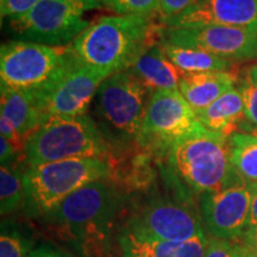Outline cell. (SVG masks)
Masks as SVG:
<instances>
[{"instance_id": "d6986e66", "label": "cell", "mask_w": 257, "mask_h": 257, "mask_svg": "<svg viewBox=\"0 0 257 257\" xmlns=\"http://www.w3.org/2000/svg\"><path fill=\"white\" fill-rule=\"evenodd\" d=\"M202 126L212 133L231 136L239 130L245 119L243 98L238 88L234 87L212 102L208 107L197 113Z\"/></svg>"}, {"instance_id": "52a82bcc", "label": "cell", "mask_w": 257, "mask_h": 257, "mask_svg": "<svg viewBox=\"0 0 257 257\" xmlns=\"http://www.w3.org/2000/svg\"><path fill=\"white\" fill-rule=\"evenodd\" d=\"M119 201L114 185L108 179L98 180L67 197L44 219L79 239L100 236L111 226Z\"/></svg>"}, {"instance_id": "83f0119b", "label": "cell", "mask_w": 257, "mask_h": 257, "mask_svg": "<svg viewBox=\"0 0 257 257\" xmlns=\"http://www.w3.org/2000/svg\"><path fill=\"white\" fill-rule=\"evenodd\" d=\"M197 2L198 0H160L159 10H157L160 21L175 17Z\"/></svg>"}, {"instance_id": "7c38bea8", "label": "cell", "mask_w": 257, "mask_h": 257, "mask_svg": "<svg viewBox=\"0 0 257 257\" xmlns=\"http://www.w3.org/2000/svg\"><path fill=\"white\" fill-rule=\"evenodd\" d=\"M160 41L200 49L232 62L257 61V28H166L160 25Z\"/></svg>"}, {"instance_id": "5b68a950", "label": "cell", "mask_w": 257, "mask_h": 257, "mask_svg": "<svg viewBox=\"0 0 257 257\" xmlns=\"http://www.w3.org/2000/svg\"><path fill=\"white\" fill-rule=\"evenodd\" d=\"M110 161L73 159L27 167L24 170L25 204L30 217L44 218L60 202L83 186L108 179Z\"/></svg>"}, {"instance_id": "8992f818", "label": "cell", "mask_w": 257, "mask_h": 257, "mask_svg": "<svg viewBox=\"0 0 257 257\" xmlns=\"http://www.w3.org/2000/svg\"><path fill=\"white\" fill-rule=\"evenodd\" d=\"M73 57L70 46L50 47L14 40L0 49V86L19 91L46 88Z\"/></svg>"}, {"instance_id": "4316f807", "label": "cell", "mask_w": 257, "mask_h": 257, "mask_svg": "<svg viewBox=\"0 0 257 257\" xmlns=\"http://www.w3.org/2000/svg\"><path fill=\"white\" fill-rule=\"evenodd\" d=\"M2 2V19L19 18L25 16L36 6L41 0H0Z\"/></svg>"}, {"instance_id": "4fadbf2b", "label": "cell", "mask_w": 257, "mask_h": 257, "mask_svg": "<svg viewBox=\"0 0 257 257\" xmlns=\"http://www.w3.org/2000/svg\"><path fill=\"white\" fill-rule=\"evenodd\" d=\"M251 197L248 184L201 194L200 214L207 232L214 238H242L248 230Z\"/></svg>"}, {"instance_id": "603a6c76", "label": "cell", "mask_w": 257, "mask_h": 257, "mask_svg": "<svg viewBox=\"0 0 257 257\" xmlns=\"http://www.w3.org/2000/svg\"><path fill=\"white\" fill-rule=\"evenodd\" d=\"M34 238L23 226L9 219L3 220L0 233V257H28Z\"/></svg>"}, {"instance_id": "ba28073f", "label": "cell", "mask_w": 257, "mask_h": 257, "mask_svg": "<svg viewBox=\"0 0 257 257\" xmlns=\"http://www.w3.org/2000/svg\"><path fill=\"white\" fill-rule=\"evenodd\" d=\"M86 6L59 0H41L29 14L10 19L16 40L50 47L70 46L89 27Z\"/></svg>"}, {"instance_id": "ac0fdd59", "label": "cell", "mask_w": 257, "mask_h": 257, "mask_svg": "<svg viewBox=\"0 0 257 257\" xmlns=\"http://www.w3.org/2000/svg\"><path fill=\"white\" fill-rule=\"evenodd\" d=\"M0 87V117L6 118L12 124L21 141L25 144L28 138L44 123L36 95L31 91H19L5 86Z\"/></svg>"}, {"instance_id": "1f68e13d", "label": "cell", "mask_w": 257, "mask_h": 257, "mask_svg": "<svg viewBox=\"0 0 257 257\" xmlns=\"http://www.w3.org/2000/svg\"><path fill=\"white\" fill-rule=\"evenodd\" d=\"M242 78L257 85V62L249 64L248 67H245L242 70Z\"/></svg>"}, {"instance_id": "9a60e30c", "label": "cell", "mask_w": 257, "mask_h": 257, "mask_svg": "<svg viewBox=\"0 0 257 257\" xmlns=\"http://www.w3.org/2000/svg\"><path fill=\"white\" fill-rule=\"evenodd\" d=\"M120 257H204L208 246L206 233L182 240L141 238L123 231L118 237Z\"/></svg>"}, {"instance_id": "d6a6232c", "label": "cell", "mask_w": 257, "mask_h": 257, "mask_svg": "<svg viewBox=\"0 0 257 257\" xmlns=\"http://www.w3.org/2000/svg\"><path fill=\"white\" fill-rule=\"evenodd\" d=\"M59 2L75 3V4H80V5L86 6V8H87L88 10L100 8V4H99V0H59Z\"/></svg>"}, {"instance_id": "ffe728a7", "label": "cell", "mask_w": 257, "mask_h": 257, "mask_svg": "<svg viewBox=\"0 0 257 257\" xmlns=\"http://www.w3.org/2000/svg\"><path fill=\"white\" fill-rule=\"evenodd\" d=\"M160 40V38H159ZM166 55L182 74L205 72H234V62L220 59L200 49L179 47L160 41Z\"/></svg>"}, {"instance_id": "5bb4252c", "label": "cell", "mask_w": 257, "mask_h": 257, "mask_svg": "<svg viewBox=\"0 0 257 257\" xmlns=\"http://www.w3.org/2000/svg\"><path fill=\"white\" fill-rule=\"evenodd\" d=\"M166 28H257V0H198L175 17L160 21Z\"/></svg>"}, {"instance_id": "f546056e", "label": "cell", "mask_w": 257, "mask_h": 257, "mask_svg": "<svg viewBox=\"0 0 257 257\" xmlns=\"http://www.w3.org/2000/svg\"><path fill=\"white\" fill-rule=\"evenodd\" d=\"M240 239L248 246V249L251 251L253 257H257V226L246 230Z\"/></svg>"}, {"instance_id": "277c9868", "label": "cell", "mask_w": 257, "mask_h": 257, "mask_svg": "<svg viewBox=\"0 0 257 257\" xmlns=\"http://www.w3.org/2000/svg\"><path fill=\"white\" fill-rule=\"evenodd\" d=\"M112 148L91 114L73 118H50L24 144L27 167L73 159L110 161Z\"/></svg>"}, {"instance_id": "3957f363", "label": "cell", "mask_w": 257, "mask_h": 257, "mask_svg": "<svg viewBox=\"0 0 257 257\" xmlns=\"http://www.w3.org/2000/svg\"><path fill=\"white\" fill-rule=\"evenodd\" d=\"M153 93L128 69L102 81L93 99L92 118L112 150L137 146Z\"/></svg>"}, {"instance_id": "44dd1931", "label": "cell", "mask_w": 257, "mask_h": 257, "mask_svg": "<svg viewBox=\"0 0 257 257\" xmlns=\"http://www.w3.org/2000/svg\"><path fill=\"white\" fill-rule=\"evenodd\" d=\"M231 162L246 184L257 182V136L234 133L229 136Z\"/></svg>"}, {"instance_id": "2e32d148", "label": "cell", "mask_w": 257, "mask_h": 257, "mask_svg": "<svg viewBox=\"0 0 257 257\" xmlns=\"http://www.w3.org/2000/svg\"><path fill=\"white\" fill-rule=\"evenodd\" d=\"M127 69L153 92L179 91L180 80L184 75L166 55L160 40L152 42Z\"/></svg>"}, {"instance_id": "8fae6325", "label": "cell", "mask_w": 257, "mask_h": 257, "mask_svg": "<svg viewBox=\"0 0 257 257\" xmlns=\"http://www.w3.org/2000/svg\"><path fill=\"white\" fill-rule=\"evenodd\" d=\"M107 75L72 60L46 88L34 92L44 121L87 114L89 106Z\"/></svg>"}, {"instance_id": "30bf717a", "label": "cell", "mask_w": 257, "mask_h": 257, "mask_svg": "<svg viewBox=\"0 0 257 257\" xmlns=\"http://www.w3.org/2000/svg\"><path fill=\"white\" fill-rule=\"evenodd\" d=\"M199 125L197 114L180 91H155L148 104L137 147L156 155H168L176 141Z\"/></svg>"}, {"instance_id": "f1b7e54d", "label": "cell", "mask_w": 257, "mask_h": 257, "mask_svg": "<svg viewBox=\"0 0 257 257\" xmlns=\"http://www.w3.org/2000/svg\"><path fill=\"white\" fill-rule=\"evenodd\" d=\"M28 257H72L67 252L56 248V246L50 245V244H43V245L38 246L34 249L29 253Z\"/></svg>"}, {"instance_id": "cb8c5ba5", "label": "cell", "mask_w": 257, "mask_h": 257, "mask_svg": "<svg viewBox=\"0 0 257 257\" xmlns=\"http://www.w3.org/2000/svg\"><path fill=\"white\" fill-rule=\"evenodd\" d=\"M99 4L118 16L152 17L159 10L160 0H99Z\"/></svg>"}, {"instance_id": "836d02e7", "label": "cell", "mask_w": 257, "mask_h": 257, "mask_svg": "<svg viewBox=\"0 0 257 257\" xmlns=\"http://www.w3.org/2000/svg\"><path fill=\"white\" fill-rule=\"evenodd\" d=\"M240 128H243L244 131H248V134H251V135H253V136H257V126H253V125H251V124L246 125L243 121L242 125H240L239 130H240Z\"/></svg>"}, {"instance_id": "9c48e42d", "label": "cell", "mask_w": 257, "mask_h": 257, "mask_svg": "<svg viewBox=\"0 0 257 257\" xmlns=\"http://www.w3.org/2000/svg\"><path fill=\"white\" fill-rule=\"evenodd\" d=\"M123 231L141 238L179 242L206 233L201 214L188 199L166 197L152 198L137 207Z\"/></svg>"}, {"instance_id": "e575fe53", "label": "cell", "mask_w": 257, "mask_h": 257, "mask_svg": "<svg viewBox=\"0 0 257 257\" xmlns=\"http://www.w3.org/2000/svg\"><path fill=\"white\" fill-rule=\"evenodd\" d=\"M248 187L250 188V191H257V182H255V184L248 185Z\"/></svg>"}, {"instance_id": "6da1fadb", "label": "cell", "mask_w": 257, "mask_h": 257, "mask_svg": "<svg viewBox=\"0 0 257 257\" xmlns=\"http://www.w3.org/2000/svg\"><path fill=\"white\" fill-rule=\"evenodd\" d=\"M159 28L150 17H100L89 24L70 48L82 64L110 76L127 69L157 40Z\"/></svg>"}, {"instance_id": "4dcf8cb0", "label": "cell", "mask_w": 257, "mask_h": 257, "mask_svg": "<svg viewBox=\"0 0 257 257\" xmlns=\"http://www.w3.org/2000/svg\"><path fill=\"white\" fill-rule=\"evenodd\" d=\"M251 204H250V213L248 229L257 226V191H251Z\"/></svg>"}, {"instance_id": "d4e9b609", "label": "cell", "mask_w": 257, "mask_h": 257, "mask_svg": "<svg viewBox=\"0 0 257 257\" xmlns=\"http://www.w3.org/2000/svg\"><path fill=\"white\" fill-rule=\"evenodd\" d=\"M204 257H253V255L242 239L227 240L212 237L208 239Z\"/></svg>"}, {"instance_id": "484cf974", "label": "cell", "mask_w": 257, "mask_h": 257, "mask_svg": "<svg viewBox=\"0 0 257 257\" xmlns=\"http://www.w3.org/2000/svg\"><path fill=\"white\" fill-rule=\"evenodd\" d=\"M237 88L243 98L245 120L257 126V85L242 78L238 80Z\"/></svg>"}, {"instance_id": "7a4b0ae2", "label": "cell", "mask_w": 257, "mask_h": 257, "mask_svg": "<svg viewBox=\"0 0 257 257\" xmlns=\"http://www.w3.org/2000/svg\"><path fill=\"white\" fill-rule=\"evenodd\" d=\"M167 157L173 174L199 197L246 184L231 162L229 137L201 124L176 141Z\"/></svg>"}, {"instance_id": "7402d4cb", "label": "cell", "mask_w": 257, "mask_h": 257, "mask_svg": "<svg viewBox=\"0 0 257 257\" xmlns=\"http://www.w3.org/2000/svg\"><path fill=\"white\" fill-rule=\"evenodd\" d=\"M24 170L17 165L0 168V212L2 216L14 213L25 204Z\"/></svg>"}, {"instance_id": "e0dca14e", "label": "cell", "mask_w": 257, "mask_h": 257, "mask_svg": "<svg viewBox=\"0 0 257 257\" xmlns=\"http://www.w3.org/2000/svg\"><path fill=\"white\" fill-rule=\"evenodd\" d=\"M236 72H205L184 74L179 91L195 114L208 107L238 83Z\"/></svg>"}]
</instances>
